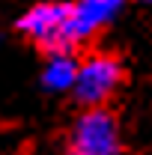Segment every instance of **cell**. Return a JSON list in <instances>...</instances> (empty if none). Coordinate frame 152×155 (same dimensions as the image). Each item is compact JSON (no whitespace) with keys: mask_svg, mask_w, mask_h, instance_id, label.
Segmentation results:
<instances>
[{"mask_svg":"<svg viewBox=\"0 0 152 155\" xmlns=\"http://www.w3.org/2000/svg\"><path fill=\"white\" fill-rule=\"evenodd\" d=\"M15 33L39 54L63 51V48H72V51L87 48L72 0H33L18 12Z\"/></svg>","mask_w":152,"mask_h":155,"instance_id":"1","label":"cell"},{"mask_svg":"<svg viewBox=\"0 0 152 155\" xmlns=\"http://www.w3.org/2000/svg\"><path fill=\"white\" fill-rule=\"evenodd\" d=\"M128 81L125 60L114 48H84L72 98L78 107H111Z\"/></svg>","mask_w":152,"mask_h":155,"instance_id":"2","label":"cell"},{"mask_svg":"<svg viewBox=\"0 0 152 155\" xmlns=\"http://www.w3.org/2000/svg\"><path fill=\"white\" fill-rule=\"evenodd\" d=\"M60 155H128L119 116L111 107H81L66 128Z\"/></svg>","mask_w":152,"mask_h":155,"instance_id":"3","label":"cell"},{"mask_svg":"<svg viewBox=\"0 0 152 155\" xmlns=\"http://www.w3.org/2000/svg\"><path fill=\"white\" fill-rule=\"evenodd\" d=\"M78 66H81V51L63 48V51H48L39 60V90L45 96H72L78 81Z\"/></svg>","mask_w":152,"mask_h":155,"instance_id":"4","label":"cell"},{"mask_svg":"<svg viewBox=\"0 0 152 155\" xmlns=\"http://www.w3.org/2000/svg\"><path fill=\"white\" fill-rule=\"evenodd\" d=\"M72 3H75V12H78V21H81L87 45L98 33H104L128 6V0H72Z\"/></svg>","mask_w":152,"mask_h":155,"instance_id":"5","label":"cell"},{"mask_svg":"<svg viewBox=\"0 0 152 155\" xmlns=\"http://www.w3.org/2000/svg\"><path fill=\"white\" fill-rule=\"evenodd\" d=\"M137 3H143V6H152V0H137Z\"/></svg>","mask_w":152,"mask_h":155,"instance_id":"6","label":"cell"},{"mask_svg":"<svg viewBox=\"0 0 152 155\" xmlns=\"http://www.w3.org/2000/svg\"><path fill=\"white\" fill-rule=\"evenodd\" d=\"M0 42H3V36H0Z\"/></svg>","mask_w":152,"mask_h":155,"instance_id":"7","label":"cell"}]
</instances>
